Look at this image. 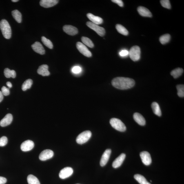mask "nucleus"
Instances as JSON below:
<instances>
[{
	"label": "nucleus",
	"mask_w": 184,
	"mask_h": 184,
	"mask_svg": "<svg viewBox=\"0 0 184 184\" xmlns=\"http://www.w3.org/2000/svg\"><path fill=\"white\" fill-rule=\"evenodd\" d=\"M8 143V139L5 136H3L0 138V147H3Z\"/></svg>",
	"instance_id": "obj_35"
},
{
	"label": "nucleus",
	"mask_w": 184,
	"mask_h": 184,
	"mask_svg": "<svg viewBox=\"0 0 184 184\" xmlns=\"http://www.w3.org/2000/svg\"><path fill=\"white\" fill-rule=\"evenodd\" d=\"M171 39L170 34H164L160 38V42L162 44H165L168 43Z\"/></svg>",
	"instance_id": "obj_30"
},
{
	"label": "nucleus",
	"mask_w": 184,
	"mask_h": 184,
	"mask_svg": "<svg viewBox=\"0 0 184 184\" xmlns=\"http://www.w3.org/2000/svg\"><path fill=\"white\" fill-rule=\"evenodd\" d=\"M110 124L116 130L120 132H125L126 130L125 125L121 120L113 118L110 120Z\"/></svg>",
	"instance_id": "obj_3"
},
{
	"label": "nucleus",
	"mask_w": 184,
	"mask_h": 184,
	"mask_svg": "<svg viewBox=\"0 0 184 184\" xmlns=\"http://www.w3.org/2000/svg\"><path fill=\"white\" fill-rule=\"evenodd\" d=\"M4 74L5 77L8 78H15L16 76V72L15 71L11 70L8 68L5 69Z\"/></svg>",
	"instance_id": "obj_25"
},
{
	"label": "nucleus",
	"mask_w": 184,
	"mask_h": 184,
	"mask_svg": "<svg viewBox=\"0 0 184 184\" xmlns=\"http://www.w3.org/2000/svg\"><path fill=\"white\" fill-rule=\"evenodd\" d=\"M13 120L12 114H8L5 116L0 121V125L2 127H5L10 124Z\"/></svg>",
	"instance_id": "obj_17"
},
{
	"label": "nucleus",
	"mask_w": 184,
	"mask_h": 184,
	"mask_svg": "<svg viewBox=\"0 0 184 184\" xmlns=\"http://www.w3.org/2000/svg\"><path fill=\"white\" fill-rule=\"evenodd\" d=\"M49 67L47 65H43L39 67L37 70L38 74L42 76H47L50 75V72L48 70Z\"/></svg>",
	"instance_id": "obj_20"
},
{
	"label": "nucleus",
	"mask_w": 184,
	"mask_h": 184,
	"mask_svg": "<svg viewBox=\"0 0 184 184\" xmlns=\"http://www.w3.org/2000/svg\"><path fill=\"white\" fill-rule=\"evenodd\" d=\"M3 95L1 91H0V103L3 101Z\"/></svg>",
	"instance_id": "obj_41"
},
{
	"label": "nucleus",
	"mask_w": 184,
	"mask_h": 184,
	"mask_svg": "<svg viewBox=\"0 0 184 184\" xmlns=\"http://www.w3.org/2000/svg\"><path fill=\"white\" fill-rule=\"evenodd\" d=\"M183 72V69L178 68L172 71L171 73V74L174 79H177L181 75Z\"/></svg>",
	"instance_id": "obj_23"
},
{
	"label": "nucleus",
	"mask_w": 184,
	"mask_h": 184,
	"mask_svg": "<svg viewBox=\"0 0 184 184\" xmlns=\"http://www.w3.org/2000/svg\"><path fill=\"white\" fill-rule=\"evenodd\" d=\"M54 152L50 149H46L41 153L39 156V159L44 161L50 159L54 156Z\"/></svg>",
	"instance_id": "obj_9"
},
{
	"label": "nucleus",
	"mask_w": 184,
	"mask_h": 184,
	"mask_svg": "<svg viewBox=\"0 0 184 184\" xmlns=\"http://www.w3.org/2000/svg\"><path fill=\"white\" fill-rule=\"evenodd\" d=\"M12 14L14 19L18 23H21L22 21V16L21 12L17 10L12 11Z\"/></svg>",
	"instance_id": "obj_26"
},
{
	"label": "nucleus",
	"mask_w": 184,
	"mask_h": 184,
	"mask_svg": "<svg viewBox=\"0 0 184 184\" xmlns=\"http://www.w3.org/2000/svg\"><path fill=\"white\" fill-rule=\"evenodd\" d=\"M63 30L67 34L71 36H74L78 32V29L75 27L70 25H65L63 27Z\"/></svg>",
	"instance_id": "obj_13"
},
{
	"label": "nucleus",
	"mask_w": 184,
	"mask_h": 184,
	"mask_svg": "<svg viewBox=\"0 0 184 184\" xmlns=\"http://www.w3.org/2000/svg\"><path fill=\"white\" fill-rule=\"evenodd\" d=\"M12 1L13 2H16L19 1V0H12Z\"/></svg>",
	"instance_id": "obj_43"
},
{
	"label": "nucleus",
	"mask_w": 184,
	"mask_h": 184,
	"mask_svg": "<svg viewBox=\"0 0 184 184\" xmlns=\"http://www.w3.org/2000/svg\"><path fill=\"white\" fill-rule=\"evenodd\" d=\"M178 96L180 97H184V86L183 85H178L177 86Z\"/></svg>",
	"instance_id": "obj_33"
},
{
	"label": "nucleus",
	"mask_w": 184,
	"mask_h": 184,
	"mask_svg": "<svg viewBox=\"0 0 184 184\" xmlns=\"http://www.w3.org/2000/svg\"><path fill=\"white\" fill-rule=\"evenodd\" d=\"M141 49L138 46L133 47L129 51V55L133 61H136L141 57Z\"/></svg>",
	"instance_id": "obj_4"
},
{
	"label": "nucleus",
	"mask_w": 184,
	"mask_h": 184,
	"mask_svg": "<svg viewBox=\"0 0 184 184\" xmlns=\"http://www.w3.org/2000/svg\"><path fill=\"white\" fill-rule=\"evenodd\" d=\"M112 1L113 2L118 4L120 7H123V3L121 0H112Z\"/></svg>",
	"instance_id": "obj_39"
},
{
	"label": "nucleus",
	"mask_w": 184,
	"mask_h": 184,
	"mask_svg": "<svg viewBox=\"0 0 184 184\" xmlns=\"http://www.w3.org/2000/svg\"><path fill=\"white\" fill-rule=\"evenodd\" d=\"M161 5L164 8L170 9L171 6L170 1L168 0H161L160 1Z\"/></svg>",
	"instance_id": "obj_34"
},
{
	"label": "nucleus",
	"mask_w": 184,
	"mask_h": 184,
	"mask_svg": "<svg viewBox=\"0 0 184 184\" xmlns=\"http://www.w3.org/2000/svg\"><path fill=\"white\" fill-rule=\"evenodd\" d=\"M57 0H41L40 4L41 6L45 8H50L54 6L58 3Z\"/></svg>",
	"instance_id": "obj_14"
},
{
	"label": "nucleus",
	"mask_w": 184,
	"mask_h": 184,
	"mask_svg": "<svg viewBox=\"0 0 184 184\" xmlns=\"http://www.w3.org/2000/svg\"><path fill=\"white\" fill-rule=\"evenodd\" d=\"M111 152V149H107L104 152L100 161V165L101 166H104L106 165L110 158Z\"/></svg>",
	"instance_id": "obj_12"
},
{
	"label": "nucleus",
	"mask_w": 184,
	"mask_h": 184,
	"mask_svg": "<svg viewBox=\"0 0 184 184\" xmlns=\"http://www.w3.org/2000/svg\"><path fill=\"white\" fill-rule=\"evenodd\" d=\"M32 48L34 51L38 53L41 55L45 54V50L42 45L39 42H36L32 45Z\"/></svg>",
	"instance_id": "obj_15"
},
{
	"label": "nucleus",
	"mask_w": 184,
	"mask_h": 184,
	"mask_svg": "<svg viewBox=\"0 0 184 184\" xmlns=\"http://www.w3.org/2000/svg\"><path fill=\"white\" fill-rule=\"evenodd\" d=\"M27 180L28 184H40L38 178L32 175H29Z\"/></svg>",
	"instance_id": "obj_28"
},
{
	"label": "nucleus",
	"mask_w": 184,
	"mask_h": 184,
	"mask_svg": "<svg viewBox=\"0 0 184 184\" xmlns=\"http://www.w3.org/2000/svg\"></svg>",
	"instance_id": "obj_44"
},
{
	"label": "nucleus",
	"mask_w": 184,
	"mask_h": 184,
	"mask_svg": "<svg viewBox=\"0 0 184 184\" xmlns=\"http://www.w3.org/2000/svg\"><path fill=\"white\" fill-rule=\"evenodd\" d=\"M7 181L6 178L3 177H0V184H5L6 183Z\"/></svg>",
	"instance_id": "obj_40"
},
{
	"label": "nucleus",
	"mask_w": 184,
	"mask_h": 184,
	"mask_svg": "<svg viewBox=\"0 0 184 184\" xmlns=\"http://www.w3.org/2000/svg\"><path fill=\"white\" fill-rule=\"evenodd\" d=\"M137 11L140 15L144 17H152V13L148 9L145 7L140 6L137 8Z\"/></svg>",
	"instance_id": "obj_18"
},
{
	"label": "nucleus",
	"mask_w": 184,
	"mask_h": 184,
	"mask_svg": "<svg viewBox=\"0 0 184 184\" xmlns=\"http://www.w3.org/2000/svg\"><path fill=\"white\" fill-rule=\"evenodd\" d=\"M152 107L153 112L155 114L158 116H161L162 113L159 105L156 102H154L152 104Z\"/></svg>",
	"instance_id": "obj_22"
},
{
	"label": "nucleus",
	"mask_w": 184,
	"mask_h": 184,
	"mask_svg": "<svg viewBox=\"0 0 184 184\" xmlns=\"http://www.w3.org/2000/svg\"><path fill=\"white\" fill-rule=\"evenodd\" d=\"M140 156L142 162L144 164L148 166L150 165L152 162V158L148 152H143L140 153Z\"/></svg>",
	"instance_id": "obj_10"
},
{
	"label": "nucleus",
	"mask_w": 184,
	"mask_h": 184,
	"mask_svg": "<svg viewBox=\"0 0 184 184\" xmlns=\"http://www.w3.org/2000/svg\"><path fill=\"white\" fill-rule=\"evenodd\" d=\"M6 85L9 87V88H11L12 87V84L10 82H8L6 83Z\"/></svg>",
	"instance_id": "obj_42"
},
{
	"label": "nucleus",
	"mask_w": 184,
	"mask_h": 184,
	"mask_svg": "<svg viewBox=\"0 0 184 184\" xmlns=\"http://www.w3.org/2000/svg\"><path fill=\"white\" fill-rule=\"evenodd\" d=\"M116 28L119 33L125 36L128 35L129 34L128 31L123 25L119 24H117L116 26Z\"/></svg>",
	"instance_id": "obj_27"
},
{
	"label": "nucleus",
	"mask_w": 184,
	"mask_h": 184,
	"mask_svg": "<svg viewBox=\"0 0 184 184\" xmlns=\"http://www.w3.org/2000/svg\"><path fill=\"white\" fill-rule=\"evenodd\" d=\"M0 29L3 37L5 39H10L11 37V29L8 22L6 20L3 19L0 22Z\"/></svg>",
	"instance_id": "obj_2"
},
{
	"label": "nucleus",
	"mask_w": 184,
	"mask_h": 184,
	"mask_svg": "<svg viewBox=\"0 0 184 184\" xmlns=\"http://www.w3.org/2000/svg\"><path fill=\"white\" fill-rule=\"evenodd\" d=\"M1 92L3 96H7L10 94L9 90L5 86H3L1 88Z\"/></svg>",
	"instance_id": "obj_36"
},
{
	"label": "nucleus",
	"mask_w": 184,
	"mask_h": 184,
	"mask_svg": "<svg viewBox=\"0 0 184 184\" xmlns=\"http://www.w3.org/2000/svg\"><path fill=\"white\" fill-rule=\"evenodd\" d=\"M86 25L89 27L97 33L100 36L103 37L105 35V31L103 27L98 26L90 22H87Z\"/></svg>",
	"instance_id": "obj_6"
},
{
	"label": "nucleus",
	"mask_w": 184,
	"mask_h": 184,
	"mask_svg": "<svg viewBox=\"0 0 184 184\" xmlns=\"http://www.w3.org/2000/svg\"><path fill=\"white\" fill-rule=\"evenodd\" d=\"M82 41L83 43L87 46L90 48H93L94 47V44L91 40L88 38L83 37L82 38Z\"/></svg>",
	"instance_id": "obj_31"
},
{
	"label": "nucleus",
	"mask_w": 184,
	"mask_h": 184,
	"mask_svg": "<svg viewBox=\"0 0 184 184\" xmlns=\"http://www.w3.org/2000/svg\"><path fill=\"white\" fill-rule=\"evenodd\" d=\"M41 40L44 44L47 47L50 49H53V45L52 42L50 40L47 39L46 38L43 36L41 38Z\"/></svg>",
	"instance_id": "obj_32"
},
{
	"label": "nucleus",
	"mask_w": 184,
	"mask_h": 184,
	"mask_svg": "<svg viewBox=\"0 0 184 184\" xmlns=\"http://www.w3.org/2000/svg\"><path fill=\"white\" fill-rule=\"evenodd\" d=\"M82 70L81 67L78 66H75L72 69V72L75 74H79L82 72Z\"/></svg>",
	"instance_id": "obj_37"
},
{
	"label": "nucleus",
	"mask_w": 184,
	"mask_h": 184,
	"mask_svg": "<svg viewBox=\"0 0 184 184\" xmlns=\"http://www.w3.org/2000/svg\"><path fill=\"white\" fill-rule=\"evenodd\" d=\"M87 17L92 22L96 25L101 24L103 22V20L99 16H95L93 14L88 13L87 14Z\"/></svg>",
	"instance_id": "obj_19"
},
{
	"label": "nucleus",
	"mask_w": 184,
	"mask_h": 184,
	"mask_svg": "<svg viewBox=\"0 0 184 184\" xmlns=\"http://www.w3.org/2000/svg\"><path fill=\"white\" fill-rule=\"evenodd\" d=\"M76 47L79 51L84 55L88 57H91L92 56V53L83 43L80 42H78L76 43Z\"/></svg>",
	"instance_id": "obj_7"
},
{
	"label": "nucleus",
	"mask_w": 184,
	"mask_h": 184,
	"mask_svg": "<svg viewBox=\"0 0 184 184\" xmlns=\"http://www.w3.org/2000/svg\"><path fill=\"white\" fill-rule=\"evenodd\" d=\"M121 57H125L129 55V51L127 50H123L119 53Z\"/></svg>",
	"instance_id": "obj_38"
},
{
	"label": "nucleus",
	"mask_w": 184,
	"mask_h": 184,
	"mask_svg": "<svg viewBox=\"0 0 184 184\" xmlns=\"http://www.w3.org/2000/svg\"><path fill=\"white\" fill-rule=\"evenodd\" d=\"M33 83L32 80L29 79L25 81L22 85V90L23 91H26L27 89H30Z\"/></svg>",
	"instance_id": "obj_29"
},
{
	"label": "nucleus",
	"mask_w": 184,
	"mask_h": 184,
	"mask_svg": "<svg viewBox=\"0 0 184 184\" xmlns=\"http://www.w3.org/2000/svg\"><path fill=\"white\" fill-rule=\"evenodd\" d=\"M73 173V170L71 167H65L60 171L59 177L61 179H66L71 176Z\"/></svg>",
	"instance_id": "obj_8"
},
{
	"label": "nucleus",
	"mask_w": 184,
	"mask_h": 184,
	"mask_svg": "<svg viewBox=\"0 0 184 184\" xmlns=\"http://www.w3.org/2000/svg\"><path fill=\"white\" fill-rule=\"evenodd\" d=\"M92 132L90 131H86L80 134L76 138V141L79 144H83L88 141L92 136Z\"/></svg>",
	"instance_id": "obj_5"
},
{
	"label": "nucleus",
	"mask_w": 184,
	"mask_h": 184,
	"mask_svg": "<svg viewBox=\"0 0 184 184\" xmlns=\"http://www.w3.org/2000/svg\"><path fill=\"white\" fill-rule=\"evenodd\" d=\"M134 178L136 181L140 184H151L147 181V180L143 176L140 174H136Z\"/></svg>",
	"instance_id": "obj_24"
},
{
	"label": "nucleus",
	"mask_w": 184,
	"mask_h": 184,
	"mask_svg": "<svg viewBox=\"0 0 184 184\" xmlns=\"http://www.w3.org/2000/svg\"><path fill=\"white\" fill-rule=\"evenodd\" d=\"M34 143L33 142L28 140L23 142L21 146V150L26 152L30 151L34 148Z\"/></svg>",
	"instance_id": "obj_11"
},
{
	"label": "nucleus",
	"mask_w": 184,
	"mask_h": 184,
	"mask_svg": "<svg viewBox=\"0 0 184 184\" xmlns=\"http://www.w3.org/2000/svg\"><path fill=\"white\" fill-rule=\"evenodd\" d=\"M112 85L116 88L125 90L132 88L135 84L134 80L130 78L117 77L112 82Z\"/></svg>",
	"instance_id": "obj_1"
},
{
	"label": "nucleus",
	"mask_w": 184,
	"mask_h": 184,
	"mask_svg": "<svg viewBox=\"0 0 184 184\" xmlns=\"http://www.w3.org/2000/svg\"><path fill=\"white\" fill-rule=\"evenodd\" d=\"M133 118L136 123L140 125L144 126L146 124V121L143 116L139 113H135L133 115Z\"/></svg>",
	"instance_id": "obj_21"
},
{
	"label": "nucleus",
	"mask_w": 184,
	"mask_h": 184,
	"mask_svg": "<svg viewBox=\"0 0 184 184\" xmlns=\"http://www.w3.org/2000/svg\"><path fill=\"white\" fill-rule=\"evenodd\" d=\"M126 155L125 154H122L114 160L112 164L113 168H116L121 166L125 160Z\"/></svg>",
	"instance_id": "obj_16"
}]
</instances>
